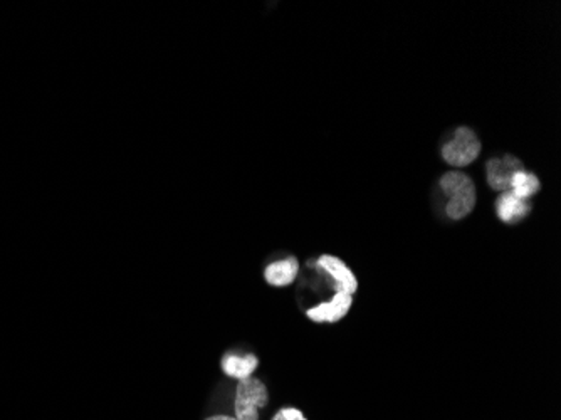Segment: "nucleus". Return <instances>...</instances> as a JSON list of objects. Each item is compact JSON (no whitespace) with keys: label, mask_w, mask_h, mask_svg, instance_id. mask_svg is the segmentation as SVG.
<instances>
[{"label":"nucleus","mask_w":561,"mask_h":420,"mask_svg":"<svg viewBox=\"0 0 561 420\" xmlns=\"http://www.w3.org/2000/svg\"><path fill=\"white\" fill-rule=\"evenodd\" d=\"M441 189L447 195L445 212L454 220H461L473 212L475 189L473 180L463 172H447L441 179Z\"/></svg>","instance_id":"nucleus-1"},{"label":"nucleus","mask_w":561,"mask_h":420,"mask_svg":"<svg viewBox=\"0 0 561 420\" xmlns=\"http://www.w3.org/2000/svg\"><path fill=\"white\" fill-rule=\"evenodd\" d=\"M268 388L258 378L239 380L236 390V419L260 420L258 410L268 405Z\"/></svg>","instance_id":"nucleus-2"},{"label":"nucleus","mask_w":561,"mask_h":420,"mask_svg":"<svg viewBox=\"0 0 561 420\" xmlns=\"http://www.w3.org/2000/svg\"><path fill=\"white\" fill-rule=\"evenodd\" d=\"M481 153V141L467 127L454 131V137L443 147V159L453 167H465L474 162Z\"/></svg>","instance_id":"nucleus-3"},{"label":"nucleus","mask_w":561,"mask_h":420,"mask_svg":"<svg viewBox=\"0 0 561 420\" xmlns=\"http://www.w3.org/2000/svg\"><path fill=\"white\" fill-rule=\"evenodd\" d=\"M519 170H523V163L513 155H506L503 159H491L486 165L487 183L496 192H507L513 175Z\"/></svg>","instance_id":"nucleus-4"},{"label":"nucleus","mask_w":561,"mask_h":420,"mask_svg":"<svg viewBox=\"0 0 561 420\" xmlns=\"http://www.w3.org/2000/svg\"><path fill=\"white\" fill-rule=\"evenodd\" d=\"M316 264L333 280L336 292H345V294L353 296V292L358 288V281L342 259L335 258V256H321Z\"/></svg>","instance_id":"nucleus-5"},{"label":"nucleus","mask_w":561,"mask_h":420,"mask_svg":"<svg viewBox=\"0 0 561 420\" xmlns=\"http://www.w3.org/2000/svg\"><path fill=\"white\" fill-rule=\"evenodd\" d=\"M353 300L345 292H335L330 302H321L308 312V318L316 323H336L343 320L346 312H350Z\"/></svg>","instance_id":"nucleus-6"},{"label":"nucleus","mask_w":561,"mask_h":420,"mask_svg":"<svg viewBox=\"0 0 561 420\" xmlns=\"http://www.w3.org/2000/svg\"><path fill=\"white\" fill-rule=\"evenodd\" d=\"M531 212V205L528 200L518 199L509 190L499 195L496 200V214L505 224H516L523 220Z\"/></svg>","instance_id":"nucleus-7"},{"label":"nucleus","mask_w":561,"mask_h":420,"mask_svg":"<svg viewBox=\"0 0 561 420\" xmlns=\"http://www.w3.org/2000/svg\"><path fill=\"white\" fill-rule=\"evenodd\" d=\"M300 271V264L294 258H286L282 261H276L270 264L264 271V278L270 282V286L282 288L291 284L292 281L296 280Z\"/></svg>","instance_id":"nucleus-8"},{"label":"nucleus","mask_w":561,"mask_h":420,"mask_svg":"<svg viewBox=\"0 0 561 420\" xmlns=\"http://www.w3.org/2000/svg\"><path fill=\"white\" fill-rule=\"evenodd\" d=\"M260 365V360L256 355H234V353H227L222 358V370L227 377L238 378V380H246L250 378V375L256 372V368Z\"/></svg>","instance_id":"nucleus-9"},{"label":"nucleus","mask_w":561,"mask_h":420,"mask_svg":"<svg viewBox=\"0 0 561 420\" xmlns=\"http://www.w3.org/2000/svg\"><path fill=\"white\" fill-rule=\"evenodd\" d=\"M541 183L538 177L535 173L526 172L525 169L513 175L511 185H509V192L516 195L518 199L528 200L531 195L536 194L540 190Z\"/></svg>","instance_id":"nucleus-10"},{"label":"nucleus","mask_w":561,"mask_h":420,"mask_svg":"<svg viewBox=\"0 0 561 420\" xmlns=\"http://www.w3.org/2000/svg\"><path fill=\"white\" fill-rule=\"evenodd\" d=\"M272 420H306L298 409H280Z\"/></svg>","instance_id":"nucleus-11"},{"label":"nucleus","mask_w":561,"mask_h":420,"mask_svg":"<svg viewBox=\"0 0 561 420\" xmlns=\"http://www.w3.org/2000/svg\"><path fill=\"white\" fill-rule=\"evenodd\" d=\"M207 420H238L236 417H229V415H216V417H209Z\"/></svg>","instance_id":"nucleus-12"}]
</instances>
